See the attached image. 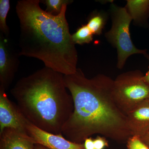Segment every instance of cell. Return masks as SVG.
Masks as SVG:
<instances>
[{
    "instance_id": "ba28073f",
    "label": "cell",
    "mask_w": 149,
    "mask_h": 149,
    "mask_svg": "<svg viewBox=\"0 0 149 149\" xmlns=\"http://www.w3.org/2000/svg\"><path fill=\"white\" fill-rule=\"evenodd\" d=\"M27 134L35 141L49 149H85L84 143H73L63 137L62 134H54L37 128L28 121Z\"/></svg>"
},
{
    "instance_id": "8fae6325",
    "label": "cell",
    "mask_w": 149,
    "mask_h": 149,
    "mask_svg": "<svg viewBox=\"0 0 149 149\" xmlns=\"http://www.w3.org/2000/svg\"><path fill=\"white\" fill-rule=\"evenodd\" d=\"M125 8L134 21L140 22L149 16V0H128Z\"/></svg>"
},
{
    "instance_id": "ffe728a7",
    "label": "cell",
    "mask_w": 149,
    "mask_h": 149,
    "mask_svg": "<svg viewBox=\"0 0 149 149\" xmlns=\"http://www.w3.org/2000/svg\"><path fill=\"white\" fill-rule=\"evenodd\" d=\"M147 57L149 61V56L147 55ZM143 79L145 82H146V83L149 87V66L148 70V72H147L146 74L144 75Z\"/></svg>"
},
{
    "instance_id": "7a4b0ae2",
    "label": "cell",
    "mask_w": 149,
    "mask_h": 149,
    "mask_svg": "<svg viewBox=\"0 0 149 149\" xmlns=\"http://www.w3.org/2000/svg\"><path fill=\"white\" fill-rule=\"evenodd\" d=\"M40 0H19L15 11L19 23V56L38 59L63 75L77 71L78 54L65 14L68 5L53 15L40 7Z\"/></svg>"
},
{
    "instance_id": "30bf717a",
    "label": "cell",
    "mask_w": 149,
    "mask_h": 149,
    "mask_svg": "<svg viewBox=\"0 0 149 149\" xmlns=\"http://www.w3.org/2000/svg\"><path fill=\"white\" fill-rule=\"evenodd\" d=\"M34 140L27 133L12 128L0 133V149H35Z\"/></svg>"
},
{
    "instance_id": "9a60e30c",
    "label": "cell",
    "mask_w": 149,
    "mask_h": 149,
    "mask_svg": "<svg viewBox=\"0 0 149 149\" xmlns=\"http://www.w3.org/2000/svg\"><path fill=\"white\" fill-rule=\"evenodd\" d=\"M41 2L45 5L46 11L48 13L57 15L60 13L63 6L65 4L69 5L73 1L70 0H44Z\"/></svg>"
},
{
    "instance_id": "2e32d148",
    "label": "cell",
    "mask_w": 149,
    "mask_h": 149,
    "mask_svg": "<svg viewBox=\"0 0 149 149\" xmlns=\"http://www.w3.org/2000/svg\"><path fill=\"white\" fill-rule=\"evenodd\" d=\"M126 144L128 149H149V147L138 136H132L128 139Z\"/></svg>"
},
{
    "instance_id": "ac0fdd59",
    "label": "cell",
    "mask_w": 149,
    "mask_h": 149,
    "mask_svg": "<svg viewBox=\"0 0 149 149\" xmlns=\"http://www.w3.org/2000/svg\"><path fill=\"white\" fill-rule=\"evenodd\" d=\"M83 143L85 149H95L94 139H92L91 137L86 139Z\"/></svg>"
},
{
    "instance_id": "5b68a950",
    "label": "cell",
    "mask_w": 149,
    "mask_h": 149,
    "mask_svg": "<svg viewBox=\"0 0 149 149\" xmlns=\"http://www.w3.org/2000/svg\"><path fill=\"white\" fill-rule=\"evenodd\" d=\"M143 76L139 70L128 71L119 74L114 80V100L125 115L149 99V87Z\"/></svg>"
},
{
    "instance_id": "e0dca14e",
    "label": "cell",
    "mask_w": 149,
    "mask_h": 149,
    "mask_svg": "<svg viewBox=\"0 0 149 149\" xmlns=\"http://www.w3.org/2000/svg\"><path fill=\"white\" fill-rule=\"evenodd\" d=\"M94 143L95 149H104L109 146V143L106 138L103 136H97L94 139Z\"/></svg>"
},
{
    "instance_id": "4fadbf2b",
    "label": "cell",
    "mask_w": 149,
    "mask_h": 149,
    "mask_svg": "<svg viewBox=\"0 0 149 149\" xmlns=\"http://www.w3.org/2000/svg\"><path fill=\"white\" fill-rule=\"evenodd\" d=\"M10 8L9 0H0V33L9 37V28L6 23L8 14Z\"/></svg>"
},
{
    "instance_id": "6da1fadb",
    "label": "cell",
    "mask_w": 149,
    "mask_h": 149,
    "mask_svg": "<svg viewBox=\"0 0 149 149\" xmlns=\"http://www.w3.org/2000/svg\"><path fill=\"white\" fill-rule=\"evenodd\" d=\"M64 81L74 105L62 130L65 138L81 144L99 134L117 143H127L133 136L126 115L115 101L114 80L103 74L88 78L77 68L74 74L64 75Z\"/></svg>"
},
{
    "instance_id": "52a82bcc",
    "label": "cell",
    "mask_w": 149,
    "mask_h": 149,
    "mask_svg": "<svg viewBox=\"0 0 149 149\" xmlns=\"http://www.w3.org/2000/svg\"><path fill=\"white\" fill-rule=\"evenodd\" d=\"M27 122L17 104L11 101L5 89L0 86V133L6 128H12L27 134Z\"/></svg>"
},
{
    "instance_id": "9c48e42d",
    "label": "cell",
    "mask_w": 149,
    "mask_h": 149,
    "mask_svg": "<svg viewBox=\"0 0 149 149\" xmlns=\"http://www.w3.org/2000/svg\"><path fill=\"white\" fill-rule=\"evenodd\" d=\"M132 136L141 138L149 130V100L139 104L126 115Z\"/></svg>"
},
{
    "instance_id": "3957f363",
    "label": "cell",
    "mask_w": 149,
    "mask_h": 149,
    "mask_svg": "<svg viewBox=\"0 0 149 149\" xmlns=\"http://www.w3.org/2000/svg\"><path fill=\"white\" fill-rule=\"evenodd\" d=\"M66 89L64 75L45 66L19 79L10 93L29 123L58 135L74 109Z\"/></svg>"
},
{
    "instance_id": "cb8c5ba5",
    "label": "cell",
    "mask_w": 149,
    "mask_h": 149,
    "mask_svg": "<svg viewBox=\"0 0 149 149\" xmlns=\"http://www.w3.org/2000/svg\"></svg>"
},
{
    "instance_id": "7c38bea8",
    "label": "cell",
    "mask_w": 149,
    "mask_h": 149,
    "mask_svg": "<svg viewBox=\"0 0 149 149\" xmlns=\"http://www.w3.org/2000/svg\"><path fill=\"white\" fill-rule=\"evenodd\" d=\"M93 34L87 24L82 25L72 35V41L75 45L88 44L93 40Z\"/></svg>"
},
{
    "instance_id": "603a6c76",
    "label": "cell",
    "mask_w": 149,
    "mask_h": 149,
    "mask_svg": "<svg viewBox=\"0 0 149 149\" xmlns=\"http://www.w3.org/2000/svg\"></svg>"
},
{
    "instance_id": "7402d4cb",
    "label": "cell",
    "mask_w": 149,
    "mask_h": 149,
    "mask_svg": "<svg viewBox=\"0 0 149 149\" xmlns=\"http://www.w3.org/2000/svg\"><path fill=\"white\" fill-rule=\"evenodd\" d=\"M148 100H149V99H148Z\"/></svg>"
},
{
    "instance_id": "44dd1931",
    "label": "cell",
    "mask_w": 149,
    "mask_h": 149,
    "mask_svg": "<svg viewBox=\"0 0 149 149\" xmlns=\"http://www.w3.org/2000/svg\"><path fill=\"white\" fill-rule=\"evenodd\" d=\"M35 149H49L47 147L39 144H35Z\"/></svg>"
},
{
    "instance_id": "277c9868",
    "label": "cell",
    "mask_w": 149,
    "mask_h": 149,
    "mask_svg": "<svg viewBox=\"0 0 149 149\" xmlns=\"http://www.w3.org/2000/svg\"><path fill=\"white\" fill-rule=\"evenodd\" d=\"M110 12L111 27L105 33V37L117 49V67L122 69L130 56L134 54L147 56L146 52L136 48L131 40L129 27L133 19L126 8L113 3L111 5Z\"/></svg>"
},
{
    "instance_id": "8992f818",
    "label": "cell",
    "mask_w": 149,
    "mask_h": 149,
    "mask_svg": "<svg viewBox=\"0 0 149 149\" xmlns=\"http://www.w3.org/2000/svg\"><path fill=\"white\" fill-rule=\"evenodd\" d=\"M17 52L9 37L0 33V86L6 91L13 82L19 66Z\"/></svg>"
},
{
    "instance_id": "d6986e66",
    "label": "cell",
    "mask_w": 149,
    "mask_h": 149,
    "mask_svg": "<svg viewBox=\"0 0 149 149\" xmlns=\"http://www.w3.org/2000/svg\"><path fill=\"white\" fill-rule=\"evenodd\" d=\"M140 138L141 141L148 146H149V130L146 134Z\"/></svg>"
},
{
    "instance_id": "5bb4252c",
    "label": "cell",
    "mask_w": 149,
    "mask_h": 149,
    "mask_svg": "<svg viewBox=\"0 0 149 149\" xmlns=\"http://www.w3.org/2000/svg\"><path fill=\"white\" fill-rule=\"evenodd\" d=\"M105 22V19L104 16L100 13L96 14L89 19L87 25L93 35H100L102 31Z\"/></svg>"
}]
</instances>
